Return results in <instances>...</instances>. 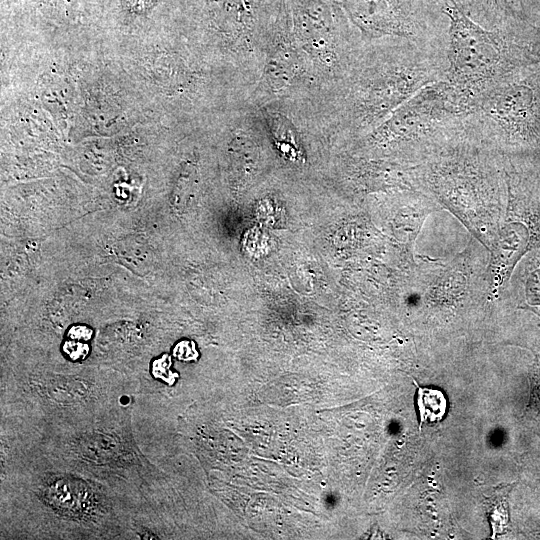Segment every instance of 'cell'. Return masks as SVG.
<instances>
[{
	"label": "cell",
	"mask_w": 540,
	"mask_h": 540,
	"mask_svg": "<svg viewBox=\"0 0 540 540\" xmlns=\"http://www.w3.org/2000/svg\"><path fill=\"white\" fill-rule=\"evenodd\" d=\"M465 122L500 157L506 172L540 174V62L484 91Z\"/></svg>",
	"instance_id": "obj_2"
},
{
	"label": "cell",
	"mask_w": 540,
	"mask_h": 540,
	"mask_svg": "<svg viewBox=\"0 0 540 540\" xmlns=\"http://www.w3.org/2000/svg\"><path fill=\"white\" fill-rule=\"evenodd\" d=\"M371 60L352 89L351 118L357 129L380 125L419 90L444 81L445 54L404 38Z\"/></svg>",
	"instance_id": "obj_4"
},
{
	"label": "cell",
	"mask_w": 540,
	"mask_h": 540,
	"mask_svg": "<svg viewBox=\"0 0 540 540\" xmlns=\"http://www.w3.org/2000/svg\"><path fill=\"white\" fill-rule=\"evenodd\" d=\"M531 249L527 226L519 221H506L488 250L487 279L492 303L505 290L519 262Z\"/></svg>",
	"instance_id": "obj_6"
},
{
	"label": "cell",
	"mask_w": 540,
	"mask_h": 540,
	"mask_svg": "<svg viewBox=\"0 0 540 540\" xmlns=\"http://www.w3.org/2000/svg\"><path fill=\"white\" fill-rule=\"evenodd\" d=\"M420 192L453 214L487 250L506 222L507 174L500 157L467 126L419 165Z\"/></svg>",
	"instance_id": "obj_1"
},
{
	"label": "cell",
	"mask_w": 540,
	"mask_h": 540,
	"mask_svg": "<svg viewBox=\"0 0 540 540\" xmlns=\"http://www.w3.org/2000/svg\"><path fill=\"white\" fill-rule=\"evenodd\" d=\"M495 504L496 505H493L490 509V521L492 522L494 534H498L502 533L503 529L507 526L509 522V513L505 498L496 499Z\"/></svg>",
	"instance_id": "obj_9"
},
{
	"label": "cell",
	"mask_w": 540,
	"mask_h": 540,
	"mask_svg": "<svg viewBox=\"0 0 540 540\" xmlns=\"http://www.w3.org/2000/svg\"><path fill=\"white\" fill-rule=\"evenodd\" d=\"M467 113L453 88L438 81L402 104L376 128L367 143L390 161L419 165L464 129Z\"/></svg>",
	"instance_id": "obj_5"
},
{
	"label": "cell",
	"mask_w": 540,
	"mask_h": 540,
	"mask_svg": "<svg viewBox=\"0 0 540 540\" xmlns=\"http://www.w3.org/2000/svg\"><path fill=\"white\" fill-rule=\"evenodd\" d=\"M512 276L519 284L518 309L530 311L540 317V248L531 249L521 260V268Z\"/></svg>",
	"instance_id": "obj_7"
},
{
	"label": "cell",
	"mask_w": 540,
	"mask_h": 540,
	"mask_svg": "<svg viewBox=\"0 0 540 540\" xmlns=\"http://www.w3.org/2000/svg\"><path fill=\"white\" fill-rule=\"evenodd\" d=\"M443 12L449 20L444 81L467 112L484 91L503 77L540 62L535 28L521 32L487 29L454 0L445 2Z\"/></svg>",
	"instance_id": "obj_3"
},
{
	"label": "cell",
	"mask_w": 540,
	"mask_h": 540,
	"mask_svg": "<svg viewBox=\"0 0 540 540\" xmlns=\"http://www.w3.org/2000/svg\"><path fill=\"white\" fill-rule=\"evenodd\" d=\"M417 387L416 406L419 414V428L423 423L440 422L447 411V399L441 390L421 387L413 380Z\"/></svg>",
	"instance_id": "obj_8"
}]
</instances>
